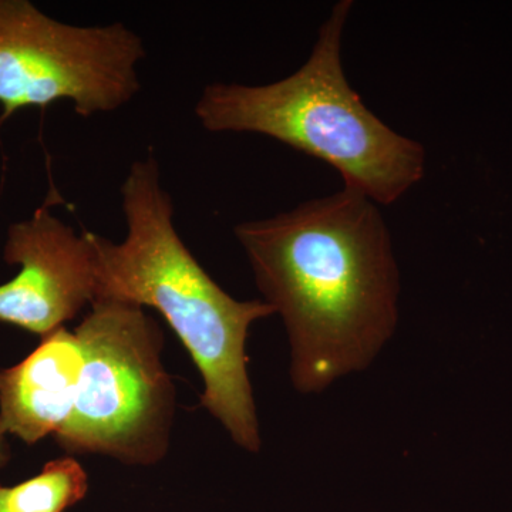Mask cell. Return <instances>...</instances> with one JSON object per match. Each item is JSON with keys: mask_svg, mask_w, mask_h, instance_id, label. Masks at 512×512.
<instances>
[{"mask_svg": "<svg viewBox=\"0 0 512 512\" xmlns=\"http://www.w3.org/2000/svg\"><path fill=\"white\" fill-rule=\"evenodd\" d=\"M264 301L284 320L291 379L325 392L375 362L399 323L400 271L376 202L343 187L265 220L239 222Z\"/></svg>", "mask_w": 512, "mask_h": 512, "instance_id": "6da1fadb", "label": "cell"}, {"mask_svg": "<svg viewBox=\"0 0 512 512\" xmlns=\"http://www.w3.org/2000/svg\"><path fill=\"white\" fill-rule=\"evenodd\" d=\"M124 241L90 232L100 299L156 309L200 370L201 406L239 447L258 453L262 440L245 353L249 329L275 315L265 301H237L185 247L174 202L154 154L134 161L120 188Z\"/></svg>", "mask_w": 512, "mask_h": 512, "instance_id": "7a4b0ae2", "label": "cell"}, {"mask_svg": "<svg viewBox=\"0 0 512 512\" xmlns=\"http://www.w3.org/2000/svg\"><path fill=\"white\" fill-rule=\"evenodd\" d=\"M352 0L320 26L301 69L269 84L211 83L195 103L210 133L261 134L332 165L343 187L392 205L426 175V150L387 126L350 86L342 46Z\"/></svg>", "mask_w": 512, "mask_h": 512, "instance_id": "3957f363", "label": "cell"}, {"mask_svg": "<svg viewBox=\"0 0 512 512\" xmlns=\"http://www.w3.org/2000/svg\"><path fill=\"white\" fill-rule=\"evenodd\" d=\"M74 332L83 350L82 379L57 444L67 453L103 454L134 466L158 463L175 409L160 326L141 306L100 299Z\"/></svg>", "mask_w": 512, "mask_h": 512, "instance_id": "277c9868", "label": "cell"}, {"mask_svg": "<svg viewBox=\"0 0 512 512\" xmlns=\"http://www.w3.org/2000/svg\"><path fill=\"white\" fill-rule=\"evenodd\" d=\"M146 55L124 23L69 25L29 0H0V123L60 100L82 117L119 110L141 90Z\"/></svg>", "mask_w": 512, "mask_h": 512, "instance_id": "5b68a950", "label": "cell"}, {"mask_svg": "<svg viewBox=\"0 0 512 512\" xmlns=\"http://www.w3.org/2000/svg\"><path fill=\"white\" fill-rule=\"evenodd\" d=\"M3 259L19 272L0 285V322L45 338L97 301L90 232L77 234L47 207L9 225Z\"/></svg>", "mask_w": 512, "mask_h": 512, "instance_id": "8992f818", "label": "cell"}, {"mask_svg": "<svg viewBox=\"0 0 512 512\" xmlns=\"http://www.w3.org/2000/svg\"><path fill=\"white\" fill-rule=\"evenodd\" d=\"M76 332L49 333L18 365L0 370V421L23 443L56 436L72 416L83 372Z\"/></svg>", "mask_w": 512, "mask_h": 512, "instance_id": "52a82bcc", "label": "cell"}, {"mask_svg": "<svg viewBox=\"0 0 512 512\" xmlns=\"http://www.w3.org/2000/svg\"><path fill=\"white\" fill-rule=\"evenodd\" d=\"M87 490L89 478L79 461L62 457L30 480L3 488V501L9 512H64L80 503Z\"/></svg>", "mask_w": 512, "mask_h": 512, "instance_id": "ba28073f", "label": "cell"}, {"mask_svg": "<svg viewBox=\"0 0 512 512\" xmlns=\"http://www.w3.org/2000/svg\"><path fill=\"white\" fill-rule=\"evenodd\" d=\"M10 461V448L8 444V433L3 429L2 421H0V470L8 466Z\"/></svg>", "mask_w": 512, "mask_h": 512, "instance_id": "9c48e42d", "label": "cell"}, {"mask_svg": "<svg viewBox=\"0 0 512 512\" xmlns=\"http://www.w3.org/2000/svg\"><path fill=\"white\" fill-rule=\"evenodd\" d=\"M3 485L0 484V512H9L8 510H6V505H5V501H3Z\"/></svg>", "mask_w": 512, "mask_h": 512, "instance_id": "30bf717a", "label": "cell"}]
</instances>
